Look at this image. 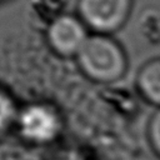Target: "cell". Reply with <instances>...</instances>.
<instances>
[{
    "label": "cell",
    "mask_w": 160,
    "mask_h": 160,
    "mask_svg": "<svg viewBox=\"0 0 160 160\" xmlns=\"http://www.w3.org/2000/svg\"><path fill=\"white\" fill-rule=\"evenodd\" d=\"M75 58L82 74L96 82L120 80L128 69L124 49L110 35L91 34Z\"/></svg>",
    "instance_id": "obj_1"
},
{
    "label": "cell",
    "mask_w": 160,
    "mask_h": 160,
    "mask_svg": "<svg viewBox=\"0 0 160 160\" xmlns=\"http://www.w3.org/2000/svg\"><path fill=\"white\" fill-rule=\"evenodd\" d=\"M132 0H78L80 20L94 34L110 35L128 21Z\"/></svg>",
    "instance_id": "obj_2"
},
{
    "label": "cell",
    "mask_w": 160,
    "mask_h": 160,
    "mask_svg": "<svg viewBox=\"0 0 160 160\" xmlns=\"http://www.w3.org/2000/svg\"><path fill=\"white\" fill-rule=\"evenodd\" d=\"M20 135L35 144L51 142L61 131V118L59 112L48 104H30L18 115Z\"/></svg>",
    "instance_id": "obj_3"
},
{
    "label": "cell",
    "mask_w": 160,
    "mask_h": 160,
    "mask_svg": "<svg viewBox=\"0 0 160 160\" xmlns=\"http://www.w3.org/2000/svg\"><path fill=\"white\" fill-rule=\"evenodd\" d=\"M48 42L60 56H76L90 36L88 28L74 15H60L55 18L48 28Z\"/></svg>",
    "instance_id": "obj_4"
},
{
    "label": "cell",
    "mask_w": 160,
    "mask_h": 160,
    "mask_svg": "<svg viewBox=\"0 0 160 160\" xmlns=\"http://www.w3.org/2000/svg\"><path fill=\"white\" fill-rule=\"evenodd\" d=\"M136 88L148 102L160 108V58L149 60L139 69Z\"/></svg>",
    "instance_id": "obj_5"
},
{
    "label": "cell",
    "mask_w": 160,
    "mask_h": 160,
    "mask_svg": "<svg viewBox=\"0 0 160 160\" xmlns=\"http://www.w3.org/2000/svg\"><path fill=\"white\" fill-rule=\"evenodd\" d=\"M16 118L18 115L14 100L6 91L0 89V132L6 130Z\"/></svg>",
    "instance_id": "obj_6"
},
{
    "label": "cell",
    "mask_w": 160,
    "mask_h": 160,
    "mask_svg": "<svg viewBox=\"0 0 160 160\" xmlns=\"http://www.w3.org/2000/svg\"><path fill=\"white\" fill-rule=\"evenodd\" d=\"M148 138L154 152L160 158V108H158L148 122Z\"/></svg>",
    "instance_id": "obj_7"
}]
</instances>
